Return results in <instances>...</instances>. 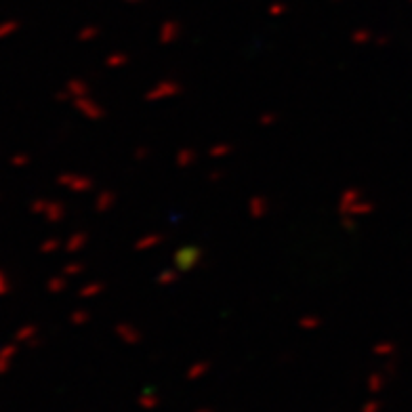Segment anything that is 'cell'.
<instances>
[{
	"label": "cell",
	"instance_id": "6da1fadb",
	"mask_svg": "<svg viewBox=\"0 0 412 412\" xmlns=\"http://www.w3.org/2000/svg\"><path fill=\"white\" fill-rule=\"evenodd\" d=\"M30 211L34 215H42L48 223H59V221L65 219V206L61 202H57V200H42V198H38V200H34L30 204Z\"/></svg>",
	"mask_w": 412,
	"mask_h": 412
},
{
	"label": "cell",
	"instance_id": "7a4b0ae2",
	"mask_svg": "<svg viewBox=\"0 0 412 412\" xmlns=\"http://www.w3.org/2000/svg\"><path fill=\"white\" fill-rule=\"evenodd\" d=\"M359 196H362V194H359L357 190H347L345 194L341 196L339 211H341L343 217H351V215H368V213L372 211V204H368V202H359V204H357Z\"/></svg>",
	"mask_w": 412,
	"mask_h": 412
},
{
	"label": "cell",
	"instance_id": "3957f363",
	"mask_svg": "<svg viewBox=\"0 0 412 412\" xmlns=\"http://www.w3.org/2000/svg\"><path fill=\"white\" fill-rule=\"evenodd\" d=\"M200 261H202V250L198 246H183L175 252V263H177V269L181 271L194 269L196 265H200Z\"/></svg>",
	"mask_w": 412,
	"mask_h": 412
},
{
	"label": "cell",
	"instance_id": "277c9868",
	"mask_svg": "<svg viewBox=\"0 0 412 412\" xmlns=\"http://www.w3.org/2000/svg\"><path fill=\"white\" fill-rule=\"evenodd\" d=\"M181 93V84L175 80H162L147 93V101H160V99H168Z\"/></svg>",
	"mask_w": 412,
	"mask_h": 412
},
{
	"label": "cell",
	"instance_id": "5b68a950",
	"mask_svg": "<svg viewBox=\"0 0 412 412\" xmlns=\"http://www.w3.org/2000/svg\"><path fill=\"white\" fill-rule=\"evenodd\" d=\"M74 108H76L82 116H87L89 120H99V118H103V108L99 106V103H95L89 95L74 99Z\"/></svg>",
	"mask_w": 412,
	"mask_h": 412
},
{
	"label": "cell",
	"instance_id": "8992f818",
	"mask_svg": "<svg viewBox=\"0 0 412 412\" xmlns=\"http://www.w3.org/2000/svg\"><path fill=\"white\" fill-rule=\"evenodd\" d=\"M59 183L65 185L67 190H72V192H89L93 187V179L80 177V175H61Z\"/></svg>",
	"mask_w": 412,
	"mask_h": 412
},
{
	"label": "cell",
	"instance_id": "52a82bcc",
	"mask_svg": "<svg viewBox=\"0 0 412 412\" xmlns=\"http://www.w3.org/2000/svg\"><path fill=\"white\" fill-rule=\"evenodd\" d=\"M179 36H181V25L175 23V21H166V23L162 25V30H160V42H162V44L175 42Z\"/></svg>",
	"mask_w": 412,
	"mask_h": 412
},
{
	"label": "cell",
	"instance_id": "ba28073f",
	"mask_svg": "<svg viewBox=\"0 0 412 412\" xmlns=\"http://www.w3.org/2000/svg\"><path fill=\"white\" fill-rule=\"evenodd\" d=\"M65 93H67V97L78 99V97L89 95V87H87V82H84V80H80V78H72L70 82L65 84Z\"/></svg>",
	"mask_w": 412,
	"mask_h": 412
},
{
	"label": "cell",
	"instance_id": "9c48e42d",
	"mask_svg": "<svg viewBox=\"0 0 412 412\" xmlns=\"http://www.w3.org/2000/svg\"><path fill=\"white\" fill-rule=\"evenodd\" d=\"M248 211H250V215H252L254 219L265 217L267 211H269V202H267V198H263V196H254V198L250 200V204H248Z\"/></svg>",
	"mask_w": 412,
	"mask_h": 412
},
{
	"label": "cell",
	"instance_id": "30bf717a",
	"mask_svg": "<svg viewBox=\"0 0 412 412\" xmlns=\"http://www.w3.org/2000/svg\"><path fill=\"white\" fill-rule=\"evenodd\" d=\"M87 242H89V236L84 234V231H76V234H72L70 240L65 242V250H67V252H78V250L84 248V244H87Z\"/></svg>",
	"mask_w": 412,
	"mask_h": 412
},
{
	"label": "cell",
	"instance_id": "8fae6325",
	"mask_svg": "<svg viewBox=\"0 0 412 412\" xmlns=\"http://www.w3.org/2000/svg\"><path fill=\"white\" fill-rule=\"evenodd\" d=\"M162 240H164V236H162V234H149V236L141 238L139 242L135 244V248H137V250H147V248L158 246V244L162 242Z\"/></svg>",
	"mask_w": 412,
	"mask_h": 412
},
{
	"label": "cell",
	"instance_id": "7c38bea8",
	"mask_svg": "<svg viewBox=\"0 0 412 412\" xmlns=\"http://www.w3.org/2000/svg\"><path fill=\"white\" fill-rule=\"evenodd\" d=\"M114 204H116V196L110 194V192H103V194H99V198L95 200V209H97L99 213H106L108 209H112Z\"/></svg>",
	"mask_w": 412,
	"mask_h": 412
},
{
	"label": "cell",
	"instance_id": "4fadbf2b",
	"mask_svg": "<svg viewBox=\"0 0 412 412\" xmlns=\"http://www.w3.org/2000/svg\"><path fill=\"white\" fill-rule=\"evenodd\" d=\"M196 156H198V153H196L194 149L183 147V149L177 153V164H179V166H190V164L196 162Z\"/></svg>",
	"mask_w": 412,
	"mask_h": 412
},
{
	"label": "cell",
	"instance_id": "5bb4252c",
	"mask_svg": "<svg viewBox=\"0 0 412 412\" xmlns=\"http://www.w3.org/2000/svg\"><path fill=\"white\" fill-rule=\"evenodd\" d=\"M116 332H118V337L126 339L128 343H137V341H139V332H137L135 328H131V326H126V324L116 326Z\"/></svg>",
	"mask_w": 412,
	"mask_h": 412
},
{
	"label": "cell",
	"instance_id": "9a60e30c",
	"mask_svg": "<svg viewBox=\"0 0 412 412\" xmlns=\"http://www.w3.org/2000/svg\"><path fill=\"white\" fill-rule=\"evenodd\" d=\"M126 63H128V55L126 53H116V55H110L106 59L108 67H120V65H126Z\"/></svg>",
	"mask_w": 412,
	"mask_h": 412
},
{
	"label": "cell",
	"instance_id": "2e32d148",
	"mask_svg": "<svg viewBox=\"0 0 412 412\" xmlns=\"http://www.w3.org/2000/svg\"><path fill=\"white\" fill-rule=\"evenodd\" d=\"M99 293H103V284H99V282H93V284H89V286L80 288V297H84V299L95 297V295H99Z\"/></svg>",
	"mask_w": 412,
	"mask_h": 412
},
{
	"label": "cell",
	"instance_id": "e0dca14e",
	"mask_svg": "<svg viewBox=\"0 0 412 412\" xmlns=\"http://www.w3.org/2000/svg\"><path fill=\"white\" fill-rule=\"evenodd\" d=\"M65 286H67V280H65V278H53V280H48V284H46L48 293H53V295H57V293H61V290H65Z\"/></svg>",
	"mask_w": 412,
	"mask_h": 412
},
{
	"label": "cell",
	"instance_id": "ac0fdd59",
	"mask_svg": "<svg viewBox=\"0 0 412 412\" xmlns=\"http://www.w3.org/2000/svg\"><path fill=\"white\" fill-rule=\"evenodd\" d=\"M95 36H99V28L89 25V28H82V30H80V34H78V40H82V42H89V40H93Z\"/></svg>",
	"mask_w": 412,
	"mask_h": 412
},
{
	"label": "cell",
	"instance_id": "d6986e66",
	"mask_svg": "<svg viewBox=\"0 0 412 412\" xmlns=\"http://www.w3.org/2000/svg\"><path fill=\"white\" fill-rule=\"evenodd\" d=\"M17 28H19V23L17 21H7V23H0V40L3 38H9L11 34L17 32Z\"/></svg>",
	"mask_w": 412,
	"mask_h": 412
},
{
	"label": "cell",
	"instance_id": "ffe728a7",
	"mask_svg": "<svg viewBox=\"0 0 412 412\" xmlns=\"http://www.w3.org/2000/svg\"><path fill=\"white\" fill-rule=\"evenodd\" d=\"M231 151V145H227V143H221V145H215V147H211V158H221V156H227V153Z\"/></svg>",
	"mask_w": 412,
	"mask_h": 412
},
{
	"label": "cell",
	"instance_id": "44dd1931",
	"mask_svg": "<svg viewBox=\"0 0 412 412\" xmlns=\"http://www.w3.org/2000/svg\"><path fill=\"white\" fill-rule=\"evenodd\" d=\"M177 282V273L173 271V269H166V271H162L160 276H158V284H175Z\"/></svg>",
	"mask_w": 412,
	"mask_h": 412
},
{
	"label": "cell",
	"instance_id": "7402d4cb",
	"mask_svg": "<svg viewBox=\"0 0 412 412\" xmlns=\"http://www.w3.org/2000/svg\"><path fill=\"white\" fill-rule=\"evenodd\" d=\"M11 280L7 278V273L3 271V269H0V297H7L9 293H11Z\"/></svg>",
	"mask_w": 412,
	"mask_h": 412
},
{
	"label": "cell",
	"instance_id": "603a6c76",
	"mask_svg": "<svg viewBox=\"0 0 412 412\" xmlns=\"http://www.w3.org/2000/svg\"><path fill=\"white\" fill-rule=\"evenodd\" d=\"M82 271H84V265L78 263V261H74V263L63 267V276H76V273H82Z\"/></svg>",
	"mask_w": 412,
	"mask_h": 412
},
{
	"label": "cell",
	"instance_id": "cb8c5ba5",
	"mask_svg": "<svg viewBox=\"0 0 412 412\" xmlns=\"http://www.w3.org/2000/svg\"><path fill=\"white\" fill-rule=\"evenodd\" d=\"M59 246H61V242H59V240L50 238V240H46V242H42V246H40V252H55V250H57Z\"/></svg>",
	"mask_w": 412,
	"mask_h": 412
},
{
	"label": "cell",
	"instance_id": "d4e9b609",
	"mask_svg": "<svg viewBox=\"0 0 412 412\" xmlns=\"http://www.w3.org/2000/svg\"><path fill=\"white\" fill-rule=\"evenodd\" d=\"M370 38V34H368V30H359V32H355L353 36H351V40L355 42V44H364L366 40Z\"/></svg>",
	"mask_w": 412,
	"mask_h": 412
},
{
	"label": "cell",
	"instance_id": "484cf974",
	"mask_svg": "<svg viewBox=\"0 0 412 412\" xmlns=\"http://www.w3.org/2000/svg\"><path fill=\"white\" fill-rule=\"evenodd\" d=\"M28 162H30V156H28V153H17V156L11 158V164H13V166H25Z\"/></svg>",
	"mask_w": 412,
	"mask_h": 412
},
{
	"label": "cell",
	"instance_id": "4316f807",
	"mask_svg": "<svg viewBox=\"0 0 412 412\" xmlns=\"http://www.w3.org/2000/svg\"><path fill=\"white\" fill-rule=\"evenodd\" d=\"M84 322H89V312H74L72 324H84Z\"/></svg>",
	"mask_w": 412,
	"mask_h": 412
},
{
	"label": "cell",
	"instance_id": "83f0119b",
	"mask_svg": "<svg viewBox=\"0 0 412 412\" xmlns=\"http://www.w3.org/2000/svg\"><path fill=\"white\" fill-rule=\"evenodd\" d=\"M259 122H261V126H271L273 122H276V114H263Z\"/></svg>",
	"mask_w": 412,
	"mask_h": 412
},
{
	"label": "cell",
	"instance_id": "f1b7e54d",
	"mask_svg": "<svg viewBox=\"0 0 412 412\" xmlns=\"http://www.w3.org/2000/svg\"><path fill=\"white\" fill-rule=\"evenodd\" d=\"M34 332H36V328H34V326H25V328H21L19 334H17V341H21V339H25V337H30V334H34Z\"/></svg>",
	"mask_w": 412,
	"mask_h": 412
},
{
	"label": "cell",
	"instance_id": "f546056e",
	"mask_svg": "<svg viewBox=\"0 0 412 412\" xmlns=\"http://www.w3.org/2000/svg\"><path fill=\"white\" fill-rule=\"evenodd\" d=\"M147 156H149V149H147V147H141V149H137V151H135V158L139 160V162H141L143 158H147Z\"/></svg>",
	"mask_w": 412,
	"mask_h": 412
},
{
	"label": "cell",
	"instance_id": "4dcf8cb0",
	"mask_svg": "<svg viewBox=\"0 0 412 412\" xmlns=\"http://www.w3.org/2000/svg\"><path fill=\"white\" fill-rule=\"evenodd\" d=\"M301 326H320V318H305L301 320Z\"/></svg>",
	"mask_w": 412,
	"mask_h": 412
},
{
	"label": "cell",
	"instance_id": "1f68e13d",
	"mask_svg": "<svg viewBox=\"0 0 412 412\" xmlns=\"http://www.w3.org/2000/svg\"><path fill=\"white\" fill-rule=\"evenodd\" d=\"M286 11V7L284 5H273L271 9H269V15H282Z\"/></svg>",
	"mask_w": 412,
	"mask_h": 412
},
{
	"label": "cell",
	"instance_id": "d6a6232c",
	"mask_svg": "<svg viewBox=\"0 0 412 412\" xmlns=\"http://www.w3.org/2000/svg\"><path fill=\"white\" fill-rule=\"evenodd\" d=\"M223 177V173H219V170H217V173H211V181H219Z\"/></svg>",
	"mask_w": 412,
	"mask_h": 412
}]
</instances>
